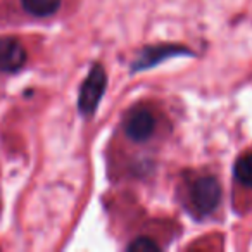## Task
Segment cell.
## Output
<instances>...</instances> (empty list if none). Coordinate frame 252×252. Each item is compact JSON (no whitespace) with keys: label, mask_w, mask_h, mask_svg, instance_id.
I'll list each match as a JSON object with an SVG mask.
<instances>
[{"label":"cell","mask_w":252,"mask_h":252,"mask_svg":"<svg viewBox=\"0 0 252 252\" xmlns=\"http://www.w3.org/2000/svg\"><path fill=\"white\" fill-rule=\"evenodd\" d=\"M221 199V187L214 176H200L190 185V202L199 214H209Z\"/></svg>","instance_id":"obj_1"},{"label":"cell","mask_w":252,"mask_h":252,"mask_svg":"<svg viewBox=\"0 0 252 252\" xmlns=\"http://www.w3.org/2000/svg\"><path fill=\"white\" fill-rule=\"evenodd\" d=\"M105 81H107V76H105L104 67L95 64L90 69V74L83 81L80 90V102H78V105H80V111L83 114H92L97 109L98 100L104 95Z\"/></svg>","instance_id":"obj_2"},{"label":"cell","mask_w":252,"mask_h":252,"mask_svg":"<svg viewBox=\"0 0 252 252\" xmlns=\"http://www.w3.org/2000/svg\"><path fill=\"white\" fill-rule=\"evenodd\" d=\"M125 131L135 142L149 140L156 131V116L147 107L133 109L125 121Z\"/></svg>","instance_id":"obj_3"},{"label":"cell","mask_w":252,"mask_h":252,"mask_svg":"<svg viewBox=\"0 0 252 252\" xmlns=\"http://www.w3.org/2000/svg\"><path fill=\"white\" fill-rule=\"evenodd\" d=\"M26 63V50L16 38H0V71H18Z\"/></svg>","instance_id":"obj_4"},{"label":"cell","mask_w":252,"mask_h":252,"mask_svg":"<svg viewBox=\"0 0 252 252\" xmlns=\"http://www.w3.org/2000/svg\"><path fill=\"white\" fill-rule=\"evenodd\" d=\"M23 7L33 16H38V18H45L50 16L59 9L61 0H21Z\"/></svg>","instance_id":"obj_5"},{"label":"cell","mask_w":252,"mask_h":252,"mask_svg":"<svg viewBox=\"0 0 252 252\" xmlns=\"http://www.w3.org/2000/svg\"><path fill=\"white\" fill-rule=\"evenodd\" d=\"M235 176L244 185L252 187V154H247L238 159L237 164H235Z\"/></svg>","instance_id":"obj_6"},{"label":"cell","mask_w":252,"mask_h":252,"mask_svg":"<svg viewBox=\"0 0 252 252\" xmlns=\"http://www.w3.org/2000/svg\"><path fill=\"white\" fill-rule=\"evenodd\" d=\"M159 245L156 244L152 238L149 237H140V238H135L130 245H128V251H138V252H144V251H158Z\"/></svg>","instance_id":"obj_7"}]
</instances>
